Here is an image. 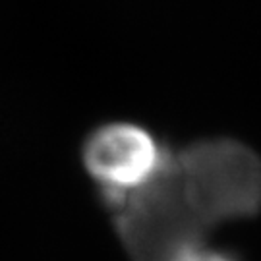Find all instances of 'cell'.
<instances>
[{"label": "cell", "mask_w": 261, "mask_h": 261, "mask_svg": "<svg viewBox=\"0 0 261 261\" xmlns=\"http://www.w3.org/2000/svg\"><path fill=\"white\" fill-rule=\"evenodd\" d=\"M170 261H238L236 255L230 252H224L219 248H211L205 242L188 246L182 252H178Z\"/></svg>", "instance_id": "3957f363"}, {"label": "cell", "mask_w": 261, "mask_h": 261, "mask_svg": "<svg viewBox=\"0 0 261 261\" xmlns=\"http://www.w3.org/2000/svg\"><path fill=\"white\" fill-rule=\"evenodd\" d=\"M165 157L149 132L130 122L105 124L85 140V170L101 186V196H120L147 184Z\"/></svg>", "instance_id": "7a4b0ae2"}, {"label": "cell", "mask_w": 261, "mask_h": 261, "mask_svg": "<svg viewBox=\"0 0 261 261\" xmlns=\"http://www.w3.org/2000/svg\"><path fill=\"white\" fill-rule=\"evenodd\" d=\"M132 261H170L217 224L261 211V159L228 138L165 147L141 188L101 196Z\"/></svg>", "instance_id": "6da1fadb"}]
</instances>
